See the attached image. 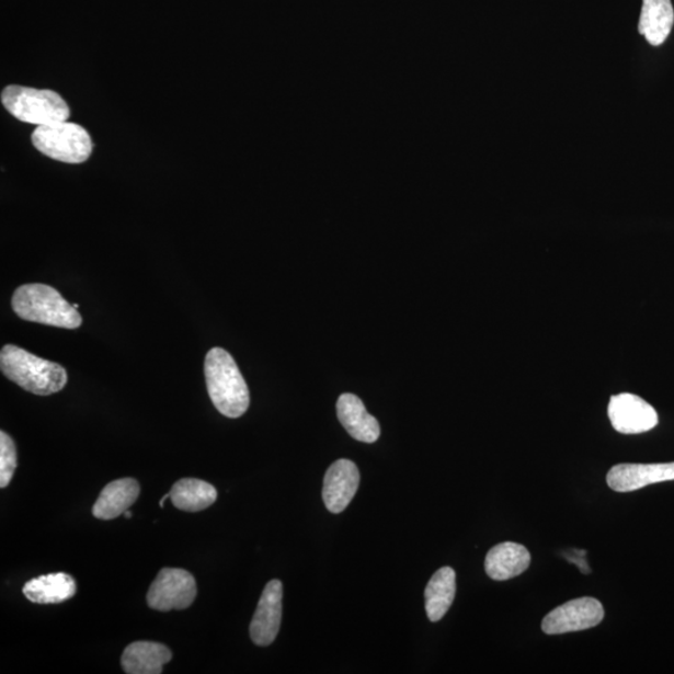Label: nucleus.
<instances>
[{"mask_svg": "<svg viewBox=\"0 0 674 674\" xmlns=\"http://www.w3.org/2000/svg\"><path fill=\"white\" fill-rule=\"evenodd\" d=\"M204 372L209 397L221 415L229 419L244 415L250 393L236 359L224 349L214 347L205 357Z\"/></svg>", "mask_w": 674, "mask_h": 674, "instance_id": "1", "label": "nucleus"}, {"mask_svg": "<svg viewBox=\"0 0 674 674\" xmlns=\"http://www.w3.org/2000/svg\"><path fill=\"white\" fill-rule=\"evenodd\" d=\"M0 368L7 379L38 397H49L66 388V368L35 356L15 345H5L0 353Z\"/></svg>", "mask_w": 674, "mask_h": 674, "instance_id": "2", "label": "nucleus"}, {"mask_svg": "<svg viewBox=\"0 0 674 674\" xmlns=\"http://www.w3.org/2000/svg\"><path fill=\"white\" fill-rule=\"evenodd\" d=\"M12 305L18 317L43 325L71 330L78 329L83 322L78 309L48 285L28 284L18 287Z\"/></svg>", "mask_w": 674, "mask_h": 674, "instance_id": "3", "label": "nucleus"}, {"mask_svg": "<svg viewBox=\"0 0 674 674\" xmlns=\"http://www.w3.org/2000/svg\"><path fill=\"white\" fill-rule=\"evenodd\" d=\"M2 103L14 118L37 127L67 122L70 115L65 99L47 89L9 85L3 90Z\"/></svg>", "mask_w": 674, "mask_h": 674, "instance_id": "4", "label": "nucleus"}, {"mask_svg": "<svg viewBox=\"0 0 674 674\" xmlns=\"http://www.w3.org/2000/svg\"><path fill=\"white\" fill-rule=\"evenodd\" d=\"M32 140L42 155L67 164L84 163L93 151L89 133L68 121L37 127Z\"/></svg>", "mask_w": 674, "mask_h": 674, "instance_id": "5", "label": "nucleus"}, {"mask_svg": "<svg viewBox=\"0 0 674 674\" xmlns=\"http://www.w3.org/2000/svg\"><path fill=\"white\" fill-rule=\"evenodd\" d=\"M196 593V582L192 573L182 569H163L152 582L147 602L150 608L169 613L191 607Z\"/></svg>", "mask_w": 674, "mask_h": 674, "instance_id": "6", "label": "nucleus"}, {"mask_svg": "<svg viewBox=\"0 0 674 674\" xmlns=\"http://www.w3.org/2000/svg\"><path fill=\"white\" fill-rule=\"evenodd\" d=\"M605 617L601 602L592 597H582L566 602L548 614L542 621L546 635H563L584 631L596 627Z\"/></svg>", "mask_w": 674, "mask_h": 674, "instance_id": "7", "label": "nucleus"}, {"mask_svg": "<svg viewBox=\"0 0 674 674\" xmlns=\"http://www.w3.org/2000/svg\"><path fill=\"white\" fill-rule=\"evenodd\" d=\"M608 418L617 433L625 435L643 434L659 425L658 411L633 393L610 398Z\"/></svg>", "mask_w": 674, "mask_h": 674, "instance_id": "8", "label": "nucleus"}, {"mask_svg": "<svg viewBox=\"0 0 674 674\" xmlns=\"http://www.w3.org/2000/svg\"><path fill=\"white\" fill-rule=\"evenodd\" d=\"M283 616V583L270 581L259 601L253 621L250 625L251 640L256 646L272 644L281 631Z\"/></svg>", "mask_w": 674, "mask_h": 674, "instance_id": "9", "label": "nucleus"}, {"mask_svg": "<svg viewBox=\"0 0 674 674\" xmlns=\"http://www.w3.org/2000/svg\"><path fill=\"white\" fill-rule=\"evenodd\" d=\"M359 484L357 466L346 458L332 464L323 479L322 499L332 514H341L353 501Z\"/></svg>", "mask_w": 674, "mask_h": 674, "instance_id": "10", "label": "nucleus"}, {"mask_svg": "<svg viewBox=\"0 0 674 674\" xmlns=\"http://www.w3.org/2000/svg\"><path fill=\"white\" fill-rule=\"evenodd\" d=\"M666 481H674V462L619 464L607 475L608 487L616 492H632Z\"/></svg>", "mask_w": 674, "mask_h": 674, "instance_id": "11", "label": "nucleus"}, {"mask_svg": "<svg viewBox=\"0 0 674 674\" xmlns=\"http://www.w3.org/2000/svg\"><path fill=\"white\" fill-rule=\"evenodd\" d=\"M336 409L341 425L357 442L373 444L379 439L381 434L379 421L367 412L364 402L356 395H341Z\"/></svg>", "mask_w": 674, "mask_h": 674, "instance_id": "12", "label": "nucleus"}, {"mask_svg": "<svg viewBox=\"0 0 674 674\" xmlns=\"http://www.w3.org/2000/svg\"><path fill=\"white\" fill-rule=\"evenodd\" d=\"M532 563L527 548L516 542H503L491 548L484 560V570L494 581H507L519 576Z\"/></svg>", "mask_w": 674, "mask_h": 674, "instance_id": "13", "label": "nucleus"}, {"mask_svg": "<svg viewBox=\"0 0 674 674\" xmlns=\"http://www.w3.org/2000/svg\"><path fill=\"white\" fill-rule=\"evenodd\" d=\"M172 658V651L164 644L148 641L134 642L125 649L122 655V666L128 674H160Z\"/></svg>", "mask_w": 674, "mask_h": 674, "instance_id": "14", "label": "nucleus"}, {"mask_svg": "<svg viewBox=\"0 0 674 674\" xmlns=\"http://www.w3.org/2000/svg\"><path fill=\"white\" fill-rule=\"evenodd\" d=\"M23 593L33 604L57 605L76 596L77 583L65 572L44 574L26 582Z\"/></svg>", "mask_w": 674, "mask_h": 674, "instance_id": "15", "label": "nucleus"}, {"mask_svg": "<svg viewBox=\"0 0 674 674\" xmlns=\"http://www.w3.org/2000/svg\"><path fill=\"white\" fill-rule=\"evenodd\" d=\"M139 494L140 487L137 480H115L103 489L93 506V515L106 521L119 517L134 505Z\"/></svg>", "mask_w": 674, "mask_h": 674, "instance_id": "16", "label": "nucleus"}, {"mask_svg": "<svg viewBox=\"0 0 674 674\" xmlns=\"http://www.w3.org/2000/svg\"><path fill=\"white\" fill-rule=\"evenodd\" d=\"M674 24L671 0H643L638 31L653 47L666 42Z\"/></svg>", "mask_w": 674, "mask_h": 674, "instance_id": "17", "label": "nucleus"}, {"mask_svg": "<svg viewBox=\"0 0 674 674\" xmlns=\"http://www.w3.org/2000/svg\"><path fill=\"white\" fill-rule=\"evenodd\" d=\"M456 595V573L452 568L439 569L425 590V608L431 622L442 621L453 606Z\"/></svg>", "mask_w": 674, "mask_h": 674, "instance_id": "18", "label": "nucleus"}, {"mask_svg": "<svg viewBox=\"0 0 674 674\" xmlns=\"http://www.w3.org/2000/svg\"><path fill=\"white\" fill-rule=\"evenodd\" d=\"M169 493L173 505L185 512L203 511L218 499V491L213 484L197 479L180 480Z\"/></svg>", "mask_w": 674, "mask_h": 674, "instance_id": "19", "label": "nucleus"}, {"mask_svg": "<svg viewBox=\"0 0 674 674\" xmlns=\"http://www.w3.org/2000/svg\"><path fill=\"white\" fill-rule=\"evenodd\" d=\"M16 469V449L11 436L0 433V488L5 489Z\"/></svg>", "mask_w": 674, "mask_h": 674, "instance_id": "20", "label": "nucleus"}, {"mask_svg": "<svg viewBox=\"0 0 674 674\" xmlns=\"http://www.w3.org/2000/svg\"><path fill=\"white\" fill-rule=\"evenodd\" d=\"M168 499H170V493H168V494H165V496L161 498V500L159 502L160 507H164V503H165V501Z\"/></svg>", "mask_w": 674, "mask_h": 674, "instance_id": "21", "label": "nucleus"}, {"mask_svg": "<svg viewBox=\"0 0 674 674\" xmlns=\"http://www.w3.org/2000/svg\"><path fill=\"white\" fill-rule=\"evenodd\" d=\"M124 516L127 517V518H132V516H133L132 511H129V510L125 511L124 512Z\"/></svg>", "mask_w": 674, "mask_h": 674, "instance_id": "22", "label": "nucleus"}]
</instances>
